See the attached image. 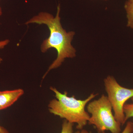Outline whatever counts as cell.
<instances>
[{"mask_svg": "<svg viewBox=\"0 0 133 133\" xmlns=\"http://www.w3.org/2000/svg\"><path fill=\"white\" fill-rule=\"evenodd\" d=\"M74 133H90L88 131L85 129H83L81 130H78Z\"/></svg>", "mask_w": 133, "mask_h": 133, "instance_id": "7c38bea8", "label": "cell"}, {"mask_svg": "<svg viewBox=\"0 0 133 133\" xmlns=\"http://www.w3.org/2000/svg\"><path fill=\"white\" fill-rule=\"evenodd\" d=\"M102 1H107L108 0H102Z\"/></svg>", "mask_w": 133, "mask_h": 133, "instance_id": "5bb4252c", "label": "cell"}, {"mask_svg": "<svg viewBox=\"0 0 133 133\" xmlns=\"http://www.w3.org/2000/svg\"><path fill=\"white\" fill-rule=\"evenodd\" d=\"M108 98L111 105L115 119L124 125L125 116L124 107L128 100L133 97V88H128L120 85L114 77L107 76L104 80Z\"/></svg>", "mask_w": 133, "mask_h": 133, "instance_id": "277c9868", "label": "cell"}, {"mask_svg": "<svg viewBox=\"0 0 133 133\" xmlns=\"http://www.w3.org/2000/svg\"><path fill=\"white\" fill-rule=\"evenodd\" d=\"M2 10L1 8V5H0V16L2 15Z\"/></svg>", "mask_w": 133, "mask_h": 133, "instance_id": "4fadbf2b", "label": "cell"}, {"mask_svg": "<svg viewBox=\"0 0 133 133\" xmlns=\"http://www.w3.org/2000/svg\"><path fill=\"white\" fill-rule=\"evenodd\" d=\"M73 124L64 119L62 123L61 133H73Z\"/></svg>", "mask_w": 133, "mask_h": 133, "instance_id": "ba28073f", "label": "cell"}, {"mask_svg": "<svg viewBox=\"0 0 133 133\" xmlns=\"http://www.w3.org/2000/svg\"><path fill=\"white\" fill-rule=\"evenodd\" d=\"M0 133H10L9 131L4 127L0 125Z\"/></svg>", "mask_w": 133, "mask_h": 133, "instance_id": "8fae6325", "label": "cell"}, {"mask_svg": "<svg viewBox=\"0 0 133 133\" xmlns=\"http://www.w3.org/2000/svg\"><path fill=\"white\" fill-rule=\"evenodd\" d=\"M50 90L55 93L57 99H54L50 101L48 105L50 112L70 123H76L78 130L83 129L90 117L85 111L86 105L98 94L93 93L86 99L80 100L77 99L74 95L67 96L66 91L62 94L55 87H51Z\"/></svg>", "mask_w": 133, "mask_h": 133, "instance_id": "7a4b0ae2", "label": "cell"}, {"mask_svg": "<svg viewBox=\"0 0 133 133\" xmlns=\"http://www.w3.org/2000/svg\"><path fill=\"white\" fill-rule=\"evenodd\" d=\"M133 103L131 104H125L124 107V112L125 116V122L128 119L133 117V97L131 98Z\"/></svg>", "mask_w": 133, "mask_h": 133, "instance_id": "52a82bcc", "label": "cell"}, {"mask_svg": "<svg viewBox=\"0 0 133 133\" xmlns=\"http://www.w3.org/2000/svg\"><path fill=\"white\" fill-rule=\"evenodd\" d=\"M90 114L89 124L95 126L98 133H121V124L115 118L112 112V107L107 96L102 94L98 99L89 102L87 107Z\"/></svg>", "mask_w": 133, "mask_h": 133, "instance_id": "3957f363", "label": "cell"}, {"mask_svg": "<svg viewBox=\"0 0 133 133\" xmlns=\"http://www.w3.org/2000/svg\"><path fill=\"white\" fill-rule=\"evenodd\" d=\"M24 94V90L21 88L0 91V111L6 109L14 104Z\"/></svg>", "mask_w": 133, "mask_h": 133, "instance_id": "5b68a950", "label": "cell"}, {"mask_svg": "<svg viewBox=\"0 0 133 133\" xmlns=\"http://www.w3.org/2000/svg\"><path fill=\"white\" fill-rule=\"evenodd\" d=\"M121 133H133V122L128 121L125 128Z\"/></svg>", "mask_w": 133, "mask_h": 133, "instance_id": "9c48e42d", "label": "cell"}, {"mask_svg": "<svg viewBox=\"0 0 133 133\" xmlns=\"http://www.w3.org/2000/svg\"><path fill=\"white\" fill-rule=\"evenodd\" d=\"M124 9L127 19V26L133 30V0H127L124 4Z\"/></svg>", "mask_w": 133, "mask_h": 133, "instance_id": "8992f818", "label": "cell"}, {"mask_svg": "<svg viewBox=\"0 0 133 133\" xmlns=\"http://www.w3.org/2000/svg\"><path fill=\"white\" fill-rule=\"evenodd\" d=\"M60 9L59 4L55 17L48 12H41L25 23L26 24H44L48 26L50 30L49 37L43 41L41 45V51L45 53L51 48H54L57 51V57L49 67L43 79L50 71L61 66L66 58H73L76 56V50L71 44L75 32L73 31L66 32L63 28L60 22Z\"/></svg>", "mask_w": 133, "mask_h": 133, "instance_id": "6da1fadb", "label": "cell"}, {"mask_svg": "<svg viewBox=\"0 0 133 133\" xmlns=\"http://www.w3.org/2000/svg\"><path fill=\"white\" fill-rule=\"evenodd\" d=\"M10 41L8 39H6V40H4V41H0V50L2 49H3L6 45L8 44L9 43ZM2 58L0 56V63H2Z\"/></svg>", "mask_w": 133, "mask_h": 133, "instance_id": "30bf717a", "label": "cell"}]
</instances>
